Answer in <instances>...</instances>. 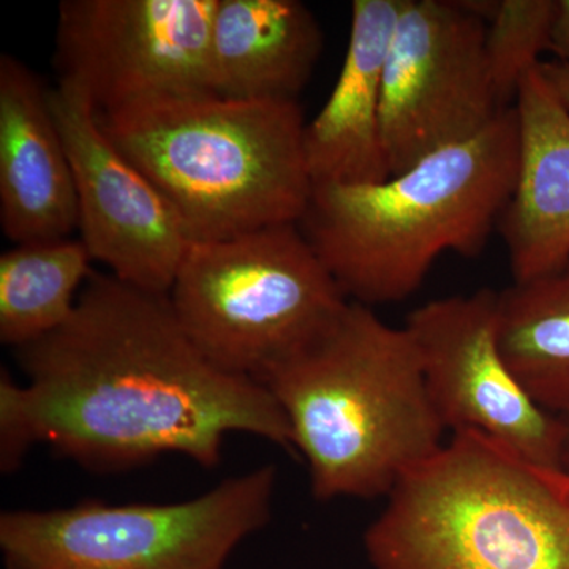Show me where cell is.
Returning <instances> with one entry per match:
<instances>
[{
	"label": "cell",
	"instance_id": "6da1fadb",
	"mask_svg": "<svg viewBox=\"0 0 569 569\" xmlns=\"http://www.w3.org/2000/svg\"><path fill=\"white\" fill-rule=\"evenodd\" d=\"M26 381L0 370V468L37 445L92 471H123L164 455L222 462L231 433L291 449L269 389L212 365L186 335L168 295L92 272L73 316L14 350Z\"/></svg>",
	"mask_w": 569,
	"mask_h": 569
},
{
	"label": "cell",
	"instance_id": "7a4b0ae2",
	"mask_svg": "<svg viewBox=\"0 0 569 569\" xmlns=\"http://www.w3.org/2000/svg\"><path fill=\"white\" fill-rule=\"evenodd\" d=\"M261 385L282 408L317 500L387 498L443 448L447 427L406 326L358 302Z\"/></svg>",
	"mask_w": 569,
	"mask_h": 569
},
{
	"label": "cell",
	"instance_id": "3957f363",
	"mask_svg": "<svg viewBox=\"0 0 569 569\" xmlns=\"http://www.w3.org/2000/svg\"><path fill=\"white\" fill-rule=\"evenodd\" d=\"M519 164L516 108L481 133L370 186L313 187L299 228L348 301L392 305L415 293L437 258L485 250Z\"/></svg>",
	"mask_w": 569,
	"mask_h": 569
},
{
	"label": "cell",
	"instance_id": "277c9868",
	"mask_svg": "<svg viewBox=\"0 0 569 569\" xmlns=\"http://www.w3.org/2000/svg\"><path fill=\"white\" fill-rule=\"evenodd\" d=\"M104 133L171 206L192 242L299 223L313 192L296 100L213 93L100 114Z\"/></svg>",
	"mask_w": 569,
	"mask_h": 569
},
{
	"label": "cell",
	"instance_id": "5b68a950",
	"mask_svg": "<svg viewBox=\"0 0 569 569\" xmlns=\"http://www.w3.org/2000/svg\"><path fill=\"white\" fill-rule=\"evenodd\" d=\"M367 527L373 569H569V473L456 430Z\"/></svg>",
	"mask_w": 569,
	"mask_h": 569
},
{
	"label": "cell",
	"instance_id": "8992f818",
	"mask_svg": "<svg viewBox=\"0 0 569 569\" xmlns=\"http://www.w3.org/2000/svg\"><path fill=\"white\" fill-rule=\"evenodd\" d=\"M168 298L208 361L258 383L350 302L298 223L190 242Z\"/></svg>",
	"mask_w": 569,
	"mask_h": 569
},
{
	"label": "cell",
	"instance_id": "52a82bcc",
	"mask_svg": "<svg viewBox=\"0 0 569 569\" xmlns=\"http://www.w3.org/2000/svg\"><path fill=\"white\" fill-rule=\"evenodd\" d=\"M272 463L178 503L112 505L0 515L6 569H224L238 546L268 526Z\"/></svg>",
	"mask_w": 569,
	"mask_h": 569
},
{
	"label": "cell",
	"instance_id": "ba28073f",
	"mask_svg": "<svg viewBox=\"0 0 569 569\" xmlns=\"http://www.w3.org/2000/svg\"><path fill=\"white\" fill-rule=\"evenodd\" d=\"M486 29L473 0H407L381 93V134L392 176L471 140L505 111L490 78Z\"/></svg>",
	"mask_w": 569,
	"mask_h": 569
},
{
	"label": "cell",
	"instance_id": "9c48e42d",
	"mask_svg": "<svg viewBox=\"0 0 569 569\" xmlns=\"http://www.w3.org/2000/svg\"><path fill=\"white\" fill-rule=\"evenodd\" d=\"M219 0H63L56 63L100 114L148 100L212 93Z\"/></svg>",
	"mask_w": 569,
	"mask_h": 569
},
{
	"label": "cell",
	"instance_id": "30bf717a",
	"mask_svg": "<svg viewBox=\"0 0 569 569\" xmlns=\"http://www.w3.org/2000/svg\"><path fill=\"white\" fill-rule=\"evenodd\" d=\"M406 329L447 430H477L538 466L563 468L565 419L538 406L498 343V291L481 288L419 306Z\"/></svg>",
	"mask_w": 569,
	"mask_h": 569
},
{
	"label": "cell",
	"instance_id": "8fae6325",
	"mask_svg": "<svg viewBox=\"0 0 569 569\" xmlns=\"http://www.w3.org/2000/svg\"><path fill=\"white\" fill-rule=\"evenodd\" d=\"M50 102L73 171L82 244L121 282L168 295L192 242L181 220L104 133L88 93L59 80Z\"/></svg>",
	"mask_w": 569,
	"mask_h": 569
},
{
	"label": "cell",
	"instance_id": "7c38bea8",
	"mask_svg": "<svg viewBox=\"0 0 569 569\" xmlns=\"http://www.w3.org/2000/svg\"><path fill=\"white\" fill-rule=\"evenodd\" d=\"M0 227L14 244L78 230L73 171L50 89L11 54L0 58Z\"/></svg>",
	"mask_w": 569,
	"mask_h": 569
},
{
	"label": "cell",
	"instance_id": "4fadbf2b",
	"mask_svg": "<svg viewBox=\"0 0 569 569\" xmlns=\"http://www.w3.org/2000/svg\"><path fill=\"white\" fill-rule=\"evenodd\" d=\"M407 0H355L342 70L328 102L306 123L305 152L313 187L370 186L391 178L381 93L389 47Z\"/></svg>",
	"mask_w": 569,
	"mask_h": 569
},
{
	"label": "cell",
	"instance_id": "5bb4252c",
	"mask_svg": "<svg viewBox=\"0 0 569 569\" xmlns=\"http://www.w3.org/2000/svg\"><path fill=\"white\" fill-rule=\"evenodd\" d=\"M519 164L497 230L507 244L515 282L569 264V111L539 66L516 96Z\"/></svg>",
	"mask_w": 569,
	"mask_h": 569
},
{
	"label": "cell",
	"instance_id": "9a60e30c",
	"mask_svg": "<svg viewBox=\"0 0 569 569\" xmlns=\"http://www.w3.org/2000/svg\"><path fill=\"white\" fill-rule=\"evenodd\" d=\"M321 51L323 32L305 2L219 0L212 21V93L298 102Z\"/></svg>",
	"mask_w": 569,
	"mask_h": 569
},
{
	"label": "cell",
	"instance_id": "2e32d148",
	"mask_svg": "<svg viewBox=\"0 0 569 569\" xmlns=\"http://www.w3.org/2000/svg\"><path fill=\"white\" fill-rule=\"evenodd\" d=\"M498 343L527 395L569 417V264L498 291Z\"/></svg>",
	"mask_w": 569,
	"mask_h": 569
},
{
	"label": "cell",
	"instance_id": "e0dca14e",
	"mask_svg": "<svg viewBox=\"0 0 569 569\" xmlns=\"http://www.w3.org/2000/svg\"><path fill=\"white\" fill-rule=\"evenodd\" d=\"M92 257L81 239L14 244L0 257V342L17 348L51 335L73 316Z\"/></svg>",
	"mask_w": 569,
	"mask_h": 569
},
{
	"label": "cell",
	"instance_id": "ac0fdd59",
	"mask_svg": "<svg viewBox=\"0 0 569 569\" xmlns=\"http://www.w3.org/2000/svg\"><path fill=\"white\" fill-rule=\"evenodd\" d=\"M557 0H500L486 29V56L501 110L515 107L522 78L548 51Z\"/></svg>",
	"mask_w": 569,
	"mask_h": 569
},
{
	"label": "cell",
	"instance_id": "d6986e66",
	"mask_svg": "<svg viewBox=\"0 0 569 569\" xmlns=\"http://www.w3.org/2000/svg\"><path fill=\"white\" fill-rule=\"evenodd\" d=\"M548 51L557 56V62L569 66V0L556 2Z\"/></svg>",
	"mask_w": 569,
	"mask_h": 569
},
{
	"label": "cell",
	"instance_id": "ffe728a7",
	"mask_svg": "<svg viewBox=\"0 0 569 569\" xmlns=\"http://www.w3.org/2000/svg\"><path fill=\"white\" fill-rule=\"evenodd\" d=\"M542 77L548 80L550 88L559 97L560 102L569 111V66L561 62H541L539 63Z\"/></svg>",
	"mask_w": 569,
	"mask_h": 569
},
{
	"label": "cell",
	"instance_id": "44dd1931",
	"mask_svg": "<svg viewBox=\"0 0 569 569\" xmlns=\"http://www.w3.org/2000/svg\"><path fill=\"white\" fill-rule=\"evenodd\" d=\"M565 427H567V432H565V445H563V458H561V467H563L565 471L569 473V417H563Z\"/></svg>",
	"mask_w": 569,
	"mask_h": 569
}]
</instances>
